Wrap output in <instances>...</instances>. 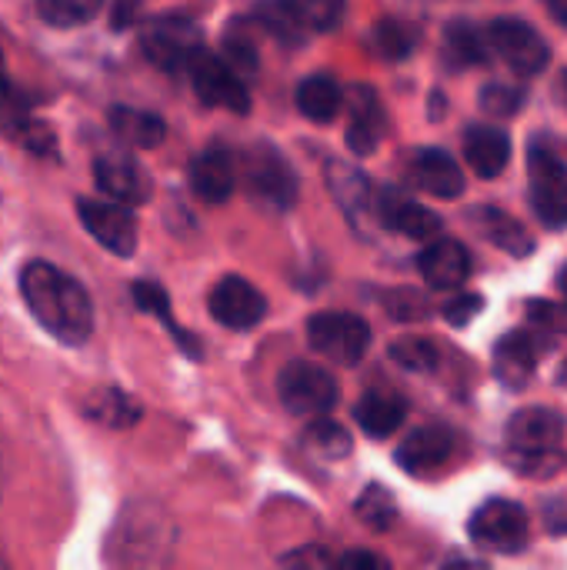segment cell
I'll use <instances>...</instances> for the list:
<instances>
[{
	"label": "cell",
	"instance_id": "cell-15",
	"mask_svg": "<svg viewBox=\"0 0 567 570\" xmlns=\"http://www.w3.org/2000/svg\"><path fill=\"white\" fill-rule=\"evenodd\" d=\"M211 314L224 327H231V331H251L267 314V301H264V294L251 281L231 274V277L217 281V287H214V294H211Z\"/></svg>",
	"mask_w": 567,
	"mask_h": 570
},
{
	"label": "cell",
	"instance_id": "cell-2",
	"mask_svg": "<svg viewBox=\"0 0 567 570\" xmlns=\"http://www.w3.org/2000/svg\"><path fill=\"white\" fill-rule=\"evenodd\" d=\"M177 544V528L160 504H127L107 541L110 570H167Z\"/></svg>",
	"mask_w": 567,
	"mask_h": 570
},
{
	"label": "cell",
	"instance_id": "cell-6",
	"mask_svg": "<svg viewBox=\"0 0 567 570\" xmlns=\"http://www.w3.org/2000/svg\"><path fill=\"white\" fill-rule=\"evenodd\" d=\"M528 184L531 207L548 230L567 227V167L565 160L545 147H531L528 154Z\"/></svg>",
	"mask_w": 567,
	"mask_h": 570
},
{
	"label": "cell",
	"instance_id": "cell-3",
	"mask_svg": "<svg viewBox=\"0 0 567 570\" xmlns=\"http://www.w3.org/2000/svg\"><path fill=\"white\" fill-rule=\"evenodd\" d=\"M565 417L548 407L518 411L505 434V458L518 474L551 478L561 468Z\"/></svg>",
	"mask_w": 567,
	"mask_h": 570
},
{
	"label": "cell",
	"instance_id": "cell-33",
	"mask_svg": "<svg viewBox=\"0 0 567 570\" xmlns=\"http://www.w3.org/2000/svg\"><path fill=\"white\" fill-rule=\"evenodd\" d=\"M391 361L401 364L404 371L428 374L438 367V347L428 337H401L391 344Z\"/></svg>",
	"mask_w": 567,
	"mask_h": 570
},
{
	"label": "cell",
	"instance_id": "cell-10",
	"mask_svg": "<svg viewBox=\"0 0 567 570\" xmlns=\"http://www.w3.org/2000/svg\"><path fill=\"white\" fill-rule=\"evenodd\" d=\"M187 70H190V83H194V90L201 94L204 104L224 107V110H234V114H247V107H251L247 87H244L241 73H234L224 57H211V53L201 50L187 63Z\"/></svg>",
	"mask_w": 567,
	"mask_h": 570
},
{
	"label": "cell",
	"instance_id": "cell-1",
	"mask_svg": "<svg viewBox=\"0 0 567 570\" xmlns=\"http://www.w3.org/2000/svg\"><path fill=\"white\" fill-rule=\"evenodd\" d=\"M20 294H23L27 311L37 317V324L57 341L80 347L90 337L94 331L90 294L67 271L47 261H30L20 271Z\"/></svg>",
	"mask_w": 567,
	"mask_h": 570
},
{
	"label": "cell",
	"instance_id": "cell-18",
	"mask_svg": "<svg viewBox=\"0 0 567 570\" xmlns=\"http://www.w3.org/2000/svg\"><path fill=\"white\" fill-rule=\"evenodd\" d=\"M411 180L428 190L431 197H441V200H454L465 194V174L458 167V160L441 150V147H421L414 150L411 157Z\"/></svg>",
	"mask_w": 567,
	"mask_h": 570
},
{
	"label": "cell",
	"instance_id": "cell-5",
	"mask_svg": "<svg viewBox=\"0 0 567 570\" xmlns=\"http://www.w3.org/2000/svg\"><path fill=\"white\" fill-rule=\"evenodd\" d=\"M307 337H311V347L334 364H358L371 347L368 321H361L358 314H344V311L314 314L307 324Z\"/></svg>",
	"mask_w": 567,
	"mask_h": 570
},
{
	"label": "cell",
	"instance_id": "cell-26",
	"mask_svg": "<svg viewBox=\"0 0 567 570\" xmlns=\"http://www.w3.org/2000/svg\"><path fill=\"white\" fill-rule=\"evenodd\" d=\"M344 104V90L334 77L328 73H311L301 87H297V110L314 120V124H328L338 117Z\"/></svg>",
	"mask_w": 567,
	"mask_h": 570
},
{
	"label": "cell",
	"instance_id": "cell-22",
	"mask_svg": "<svg viewBox=\"0 0 567 570\" xmlns=\"http://www.w3.org/2000/svg\"><path fill=\"white\" fill-rule=\"evenodd\" d=\"M465 160L471 164V170L485 180L498 177L508 160H511V137L501 127H488V124H475L465 134Z\"/></svg>",
	"mask_w": 567,
	"mask_h": 570
},
{
	"label": "cell",
	"instance_id": "cell-24",
	"mask_svg": "<svg viewBox=\"0 0 567 570\" xmlns=\"http://www.w3.org/2000/svg\"><path fill=\"white\" fill-rule=\"evenodd\" d=\"M381 130H384V114H381V104L374 97V90L368 87H358L351 94V124H348V147L361 157L374 154L378 140H381Z\"/></svg>",
	"mask_w": 567,
	"mask_h": 570
},
{
	"label": "cell",
	"instance_id": "cell-23",
	"mask_svg": "<svg viewBox=\"0 0 567 570\" xmlns=\"http://www.w3.org/2000/svg\"><path fill=\"white\" fill-rule=\"evenodd\" d=\"M404 417H408V404L398 394H391V391H368L358 401V407H354L358 428L368 438H378V441L381 438H391L404 424Z\"/></svg>",
	"mask_w": 567,
	"mask_h": 570
},
{
	"label": "cell",
	"instance_id": "cell-19",
	"mask_svg": "<svg viewBox=\"0 0 567 570\" xmlns=\"http://www.w3.org/2000/svg\"><path fill=\"white\" fill-rule=\"evenodd\" d=\"M374 210H378V220L404 237H414V240H431L441 234V217L431 214L428 207H421L418 200L398 194V190H381V197L374 200Z\"/></svg>",
	"mask_w": 567,
	"mask_h": 570
},
{
	"label": "cell",
	"instance_id": "cell-29",
	"mask_svg": "<svg viewBox=\"0 0 567 570\" xmlns=\"http://www.w3.org/2000/svg\"><path fill=\"white\" fill-rule=\"evenodd\" d=\"M444 57L454 67H478L488 60V43L468 20H451L444 30Z\"/></svg>",
	"mask_w": 567,
	"mask_h": 570
},
{
	"label": "cell",
	"instance_id": "cell-50",
	"mask_svg": "<svg viewBox=\"0 0 567 570\" xmlns=\"http://www.w3.org/2000/svg\"><path fill=\"white\" fill-rule=\"evenodd\" d=\"M558 291H561V294H567V264L561 267V274H558Z\"/></svg>",
	"mask_w": 567,
	"mask_h": 570
},
{
	"label": "cell",
	"instance_id": "cell-35",
	"mask_svg": "<svg viewBox=\"0 0 567 570\" xmlns=\"http://www.w3.org/2000/svg\"><path fill=\"white\" fill-rule=\"evenodd\" d=\"M134 301L144 307V311H154L157 317H164V324L170 327V334L190 351V354H197V347H194V337H187L177 324H174V314H170V301H167V294L157 287V284H150V281H140V284H134Z\"/></svg>",
	"mask_w": 567,
	"mask_h": 570
},
{
	"label": "cell",
	"instance_id": "cell-31",
	"mask_svg": "<svg viewBox=\"0 0 567 570\" xmlns=\"http://www.w3.org/2000/svg\"><path fill=\"white\" fill-rule=\"evenodd\" d=\"M358 518L371 528V531H388L394 521H398V501L388 488L381 484H371L364 488V494L358 498Z\"/></svg>",
	"mask_w": 567,
	"mask_h": 570
},
{
	"label": "cell",
	"instance_id": "cell-12",
	"mask_svg": "<svg viewBox=\"0 0 567 570\" xmlns=\"http://www.w3.org/2000/svg\"><path fill=\"white\" fill-rule=\"evenodd\" d=\"M344 7L314 0V3H264L257 7V17L267 30H274L284 40H304L314 30H331L341 20Z\"/></svg>",
	"mask_w": 567,
	"mask_h": 570
},
{
	"label": "cell",
	"instance_id": "cell-42",
	"mask_svg": "<svg viewBox=\"0 0 567 570\" xmlns=\"http://www.w3.org/2000/svg\"><path fill=\"white\" fill-rule=\"evenodd\" d=\"M388 311H391L398 321H421V317L428 314V304H424V297L414 294V291H394L391 301H388Z\"/></svg>",
	"mask_w": 567,
	"mask_h": 570
},
{
	"label": "cell",
	"instance_id": "cell-20",
	"mask_svg": "<svg viewBox=\"0 0 567 570\" xmlns=\"http://www.w3.org/2000/svg\"><path fill=\"white\" fill-rule=\"evenodd\" d=\"M421 277L434 291H458L471 274V254L461 240H434L418 257Z\"/></svg>",
	"mask_w": 567,
	"mask_h": 570
},
{
	"label": "cell",
	"instance_id": "cell-38",
	"mask_svg": "<svg viewBox=\"0 0 567 570\" xmlns=\"http://www.w3.org/2000/svg\"><path fill=\"white\" fill-rule=\"evenodd\" d=\"M528 321L548 334H567V304L565 301H528L525 307Z\"/></svg>",
	"mask_w": 567,
	"mask_h": 570
},
{
	"label": "cell",
	"instance_id": "cell-37",
	"mask_svg": "<svg viewBox=\"0 0 567 570\" xmlns=\"http://www.w3.org/2000/svg\"><path fill=\"white\" fill-rule=\"evenodd\" d=\"M525 104V94L508 83H488L481 90V107L495 117H515Z\"/></svg>",
	"mask_w": 567,
	"mask_h": 570
},
{
	"label": "cell",
	"instance_id": "cell-34",
	"mask_svg": "<svg viewBox=\"0 0 567 570\" xmlns=\"http://www.w3.org/2000/svg\"><path fill=\"white\" fill-rule=\"evenodd\" d=\"M307 444L321 458H331V461H341V458L351 454V434L338 421H324V417L307 428Z\"/></svg>",
	"mask_w": 567,
	"mask_h": 570
},
{
	"label": "cell",
	"instance_id": "cell-39",
	"mask_svg": "<svg viewBox=\"0 0 567 570\" xmlns=\"http://www.w3.org/2000/svg\"><path fill=\"white\" fill-rule=\"evenodd\" d=\"M334 564H338V558L328 548H321V544L297 548V551L284 554V561H281L284 570H334Z\"/></svg>",
	"mask_w": 567,
	"mask_h": 570
},
{
	"label": "cell",
	"instance_id": "cell-53",
	"mask_svg": "<svg viewBox=\"0 0 567 570\" xmlns=\"http://www.w3.org/2000/svg\"><path fill=\"white\" fill-rule=\"evenodd\" d=\"M0 570H10L7 568V561H3V554H0Z\"/></svg>",
	"mask_w": 567,
	"mask_h": 570
},
{
	"label": "cell",
	"instance_id": "cell-36",
	"mask_svg": "<svg viewBox=\"0 0 567 570\" xmlns=\"http://www.w3.org/2000/svg\"><path fill=\"white\" fill-rule=\"evenodd\" d=\"M97 10H100L97 3H84V0H40L37 3V13L53 27H77L90 20Z\"/></svg>",
	"mask_w": 567,
	"mask_h": 570
},
{
	"label": "cell",
	"instance_id": "cell-30",
	"mask_svg": "<svg viewBox=\"0 0 567 570\" xmlns=\"http://www.w3.org/2000/svg\"><path fill=\"white\" fill-rule=\"evenodd\" d=\"M328 180H331L334 197L341 200V207H344L351 217H358V214L368 207L371 187H368V177H364L358 167H351V164H331V167H328Z\"/></svg>",
	"mask_w": 567,
	"mask_h": 570
},
{
	"label": "cell",
	"instance_id": "cell-4",
	"mask_svg": "<svg viewBox=\"0 0 567 570\" xmlns=\"http://www.w3.org/2000/svg\"><path fill=\"white\" fill-rule=\"evenodd\" d=\"M277 394H281V404L297 414V417H324L334 411L338 397H341V387L334 381V374H328L324 367L311 364V361H297V364H287L277 377Z\"/></svg>",
	"mask_w": 567,
	"mask_h": 570
},
{
	"label": "cell",
	"instance_id": "cell-49",
	"mask_svg": "<svg viewBox=\"0 0 567 570\" xmlns=\"http://www.w3.org/2000/svg\"><path fill=\"white\" fill-rule=\"evenodd\" d=\"M558 100H561V107L567 110V70H561V80H558Z\"/></svg>",
	"mask_w": 567,
	"mask_h": 570
},
{
	"label": "cell",
	"instance_id": "cell-41",
	"mask_svg": "<svg viewBox=\"0 0 567 570\" xmlns=\"http://www.w3.org/2000/svg\"><path fill=\"white\" fill-rule=\"evenodd\" d=\"M23 120H27V117H23V100H20V94H17L10 83L0 87V134L20 130Z\"/></svg>",
	"mask_w": 567,
	"mask_h": 570
},
{
	"label": "cell",
	"instance_id": "cell-9",
	"mask_svg": "<svg viewBox=\"0 0 567 570\" xmlns=\"http://www.w3.org/2000/svg\"><path fill=\"white\" fill-rule=\"evenodd\" d=\"M244 180L251 187V194L267 204V207H277V210H287L294 207L297 200V174L291 170V164L284 160L281 150L261 144L247 154L244 160Z\"/></svg>",
	"mask_w": 567,
	"mask_h": 570
},
{
	"label": "cell",
	"instance_id": "cell-27",
	"mask_svg": "<svg viewBox=\"0 0 567 570\" xmlns=\"http://www.w3.org/2000/svg\"><path fill=\"white\" fill-rule=\"evenodd\" d=\"M84 411H87V417H94L97 424L114 428V431H124V428H130L134 421H140V407L134 404V397H127V394L117 391V387L90 391L87 401H84Z\"/></svg>",
	"mask_w": 567,
	"mask_h": 570
},
{
	"label": "cell",
	"instance_id": "cell-25",
	"mask_svg": "<svg viewBox=\"0 0 567 570\" xmlns=\"http://www.w3.org/2000/svg\"><path fill=\"white\" fill-rule=\"evenodd\" d=\"M475 224H478V230H481L495 247H501V250L511 254V257H528V254L535 250L528 230H525L511 214H505V210H498V207H478V210H475Z\"/></svg>",
	"mask_w": 567,
	"mask_h": 570
},
{
	"label": "cell",
	"instance_id": "cell-43",
	"mask_svg": "<svg viewBox=\"0 0 567 570\" xmlns=\"http://www.w3.org/2000/svg\"><path fill=\"white\" fill-rule=\"evenodd\" d=\"M224 50H227V60H231V70H234V73H237V70H254V67H257V53H254V43H251L247 37L231 33V37L224 40Z\"/></svg>",
	"mask_w": 567,
	"mask_h": 570
},
{
	"label": "cell",
	"instance_id": "cell-28",
	"mask_svg": "<svg viewBox=\"0 0 567 570\" xmlns=\"http://www.w3.org/2000/svg\"><path fill=\"white\" fill-rule=\"evenodd\" d=\"M110 127L120 140L134 144V147H157L167 134L164 120L150 110H137V107H114L110 110Z\"/></svg>",
	"mask_w": 567,
	"mask_h": 570
},
{
	"label": "cell",
	"instance_id": "cell-46",
	"mask_svg": "<svg viewBox=\"0 0 567 570\" xmlns=\"http://www.w3.org/2000/svg\"><path fill=\"white\" fill-rule=\"evenodd\" d=\"M545 521H548V528H551V531L567 534V504L565 501H558L555 508L548 504V511H545Z\"/></svg>",
	"mask_w": 567,
	"mask_h": 570
},
{
	"label": "cell",
	"instance_id": "cell-45",
	"mask_svg": "<svg viewBox=\"0 0 567 570\" xmlns=\"http://www.w3.org/2000/svg\"><path fill=\"white\" fill-rule=\"evenodd\" d=\"M334 570H391V564H388L381 554L358 548V551H348L344 558H338Z\"/></svg>",
	"mask_w": 567,
	"mask_h": 570
},
{
	"label": "cell",
	"instance_id": "cell-7",
	"mask_svg": "<svg viewBox=\"0 0 567 570\" xmlns=\"http://www.w3.org/2000/svg\"><path fill=\"white\" fill-rule=\"evenodd\" d=\"M471 541L485 551L495 554H518L528 544V514L515 501H488L475 511L471 524Z\"/></svg>",
	"mask_w": 567,
	"mask_h": 570
},
{
	"label": "cell",
	"instance_id": "cell-48",
	"mask_svg": "<svg viewBox=\"0 0 567 570\" xmlns=\"http://www.w3.org/2000/svg\"><path fill=\"white\" fill-rule=\"evenodd\" d=\"M548 13H551L555 20H561L567 27V0H551V3H548Z\"/></svg>",
	"mask_w": 567,
	"mask_h": 570
},
{
	"label": "cell",
	"instance_id": "cell-40",
	"mask_svg": "<svg viewBox=\"0 0 567 570\" xmlns=\"http://www.w3.org/2000/svg\"><path fill=\"white\" fill-rule=\"evenodd\" d=\"M485 311V301L478 294H458L444 304V317L454 324V327H468L478 314Z\"/></svg>",
	"mask_w": 567,
	"mask_h": 570
},
{
	"label": "cell",
	"instance_id": "cell-11",
	"mask_svg": "<svg viewBox=\"0 0 567 570\" xmlns=\"http://www.w3.org/2000/svg\"><path fill=\"white\" fill-rule=\"evenodd\" d=\"M144 53L167 70L187 67L201 53V30L184 17H157L144 30Z\"/></svg>",
	"mask_w": 567,
	"mask_h": 570
},
{
	"label": "cell",
	"instance_id": "cell-44",
	"mask_svg": "<svg viewBox=\"0 0 567 570\" xmlns=\"http://www.w3.org/2000/svg\"><path fill=\"white\" fill-rule=\"evenodd\" d=\"M17 134H20V140H23L30 150H37V154H50V150H53V134H50V127H47V124L23 120Z\"/></svg>",
	"mask_w": 567,
	"mask_h": 570
},
{
	"label": "cell",
	"instance_id": "cell-47",
	"mask_svg": "<svg viewBox=\"0 0 567 570\" xmlns=\"http://www.w3.org/2000/svg\"><path fill=\"white\" fill-rule=\"evenodd\" d=\"M441 570H491L485 561H475V558H461V554H454L451 561H444V568Z\"/></svg>",
	"mask_w": 567,
	"mask_h": 570
},
{
	"label": "cell",
	"instance_id": "cell-17",
	"mask_svg": "<svg viewBox=\"0 0 567 570\" xmlns=\"http://www.w3.org/2000/svg\"><path fill=\"white\" fill-rule=\"evenodd\" d=\"M454 448H458V441L448 428H441V424L418 428L398 448V464L414 478H428V474H438L454 458Z\"/></svg>",
	"mask_w": 567,
	"mask_h": 570
},
{
	"label": "cell",
	"instance_id": "cell-16",
	"mask_svg": "<svg viewBox=\"0 0 567 570\" xmlns=\"http://www.w3.org/2000/svg\"><path fill=\"white\" fill-rule=\"evenodd\" d=\"M94 180L104 194V200L130 207V204H144L150 197V177L144 174V167L130 157L120 154H107L94 164Z\"/></svg>",
	"mask_w": 567,
	"mask_h": 570
},
{
	"label": "cell",
	"instance_id": "cell-21",
	"mask_svg": "<svg viewBox=\"0 0 567 570\" xmlns=\"http://www.w3.org/2000/svg\"><path fill=\"white\" fill-rule=\"evenodd\" d=\"M190 187L201 200L221 204L234 194L237 187V170L234 157L224 147H207L190 160Z\"/></svg>",
	"mask_w": 567,
	"mask_h": 570
},
{
	"label": "cell",
	"instance_id": "cell-51",
	"mask_svg": "<svg viewBox=\"0 0 567 570\" xmlns=\"http://www.w3.org/2000/svg\"><path fill=\"white\" fill-rule=\"evenodd\" d=\"M0 87H7V63H3V53H0Z\"/></svg>",
	"mask_w": 567,
	"mask_h": 570
},
{
	"label": "cell",
	"instance_id": "cell-52",
	"mask_svg": "<svg viewBox=\"0 0 567 570\" xmlns=\"http://www.w3.org/2000/svg\"><path fill=\"white\" fill-rule=\"evenodd\" d=\"M558 384L567 387V364H561V371H558Z\"/></svg>",
	"mask_w": 567,
	"mask_h": 570
},
{
	"label": "cell",
	"instance_id": "cell-8",
	"mask_svg": "<svg viewBox=\"0 0 567 570\" xmlns=\"http://www.w3.org/2000/svg\"><path fill=\"white\" fill-rule=\"evenodd\" d=\"M488 40L501 53V60L515 73H521V77L541 73L548 67V60H551V50H548L545 37L531 23L518 20V17H498V20H491Z\"/></svg>",
	"mask_w": 567,
	"mask_h": 570
},
{
	"label": "cell",
	"instance_id": "cell-14",
	"mask_svg": "<svg viewBox=\"0 0 567 570\" xmlns=\"http://www.w3.org/2000/svg\"><path fill=\"white\" fill-rule=\"evenodd\" d=\"M545 354H548V337L531 331H508L495 344V374L508 391H525Z\"/></svg>",
	"mask_w": 567,
	"mask_h": 570
},
{
	"label": "cell",
	"instance_id": "cell-32",
	"mask_svg": "<svg viewBox=\"0 0 567 570\" xmlns=\"http://www.w3.org/2000/svg\"><path fill=\"white\" fill-rule=\"evenodd\" d=\"M414 43H418V33H414L411 23L381 20V23L374 27V47H378L381 57H388V60H404V57H411Z\"/></svg>",
	"mask_w": 567,
	"mask_h": 570
},
{
	"label": "cell",
	"instance_id": "cell-13",
	"mask_svg": "<svg viewBox=\"0 0 567 570\" xmlns=\"http://www.w3.org/2000/svg\"><path fill=\"white\" fill-rule=\"evenodd\" d=\"M77 214H80V224L97 237L100 247H107L117 257H130L134 254L137 227H134V217H130L127 207L110 204L104 197H87V200L77 204Z\"/></svg>",
	"mask_w": 567,
	"mask_h": 570
}]
</instances>
